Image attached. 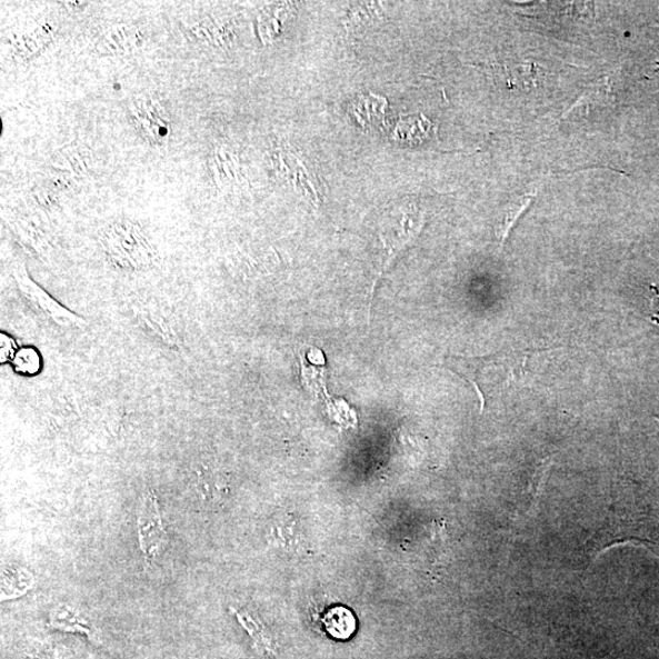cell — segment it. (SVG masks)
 I'll use <instances>...</instances> for the list:
<instances>
[{
    "instance_id": "6da1fadb",
    "label": "cell",
    "mask_w": 659,
    "mask_h": 659,
    "mask_svg": "<svg viewBox=\"0 0 659 659\" xmlns=\"http://www.w3.org/2000/svg\"><path fill=\"white\" fill-rule=\"evenodd\" d=\"M531 351L502 352L489 357H450L447 368L477 389L485 407V393L508 389L527 377V365Z\"/></svg>"
},
{
    "instance_id": "7a4b0ae2",
    "label": "cell",
    "mask_w": 659,
    "mask_h": 659,
    "mask_svg": "<svg viewBox=\"0 0 659 659\" xmlns=\"http://www.w3.org/2000/svg\"><path fill=\"white\" fill-rule=\"evenodd\" d=\"M102 243L111 263L128 270H141L154 262V251L143 232L131 222L110 226L103 233Z\"/></svg>"
},
{
    "instance_id": "3957f363",
    "label": "cell",
    "mask_w": 659,
    "mask_h": 659,
    "mask_svg": "<svg viewBox=\"0 0 659 659\" xmlns=\"http://www.w3.org/2000/svg\"><path fill=\"white\" fill-rule=\"evenodd\" d=\"M14 278L23 297L27 298L37 312L52 320L54 324L59 327H80L83 324L82 318L60 306L54 298L34 283L27 270L21 268L14 271Z\"/></svg>"
},
{
    "instance_id": "277c9868",
    "label": "cell",
    "mask_w": 659,
    "mask_h": 659,
    "mask_svg": "<svg viewBox=\"0 0 659 659\" xmlns=\"http://www.w3.org/2000/svg\"><path fill=\"white\" fill-rule=\"evenodd\" d=\"M137 526L141 551L149 561H153L163 553L168 538L157 497L152 492L143 497Z\"/></svg>"
},
{
    "instance_id": "5b68a950",
    "label": "cell",
    "mask_w": 659,
    "mask_h": 659,
    "mask_svg": "<svg viewBox=\"0 0 659 659\" xmlns=\"http://www.w3.org/2000/svg\"><path fill=\"white\" fill-rule=\"evenodd\" d=\"M133 312L144 330L151 332L170 347L178 346L176 331L172 330L163 313L159 312V309L153 306L140 304L134 307Z\"/></svg>"
},
{
    "instance_id": "8992f818",
    "label": "cell",
    "mask_w": 659,
    "mask_h": 659,
    "mask_svg": "<svg viewBox=\"0 0 659 659\" xmlns=\"http://www.w3.org/2000/svg\"><path fill=\"white\" fill-rule=\"evenodd\" d=\"M322 623L330 636L338 640L352 637L356 630V619L351 611L345 607H335L322 619Z\"/></svg>"
},
{
    "instance_id": "52a82bcc",
    "label": "cell",
    "mask_w": 659,
    "mask_h": 659,
    "mask_svg": "<svg viewBox=\"0 0 659 659\" xmlns=\"http://www.w3.org/2000/svg\"><path fill=\"white\" fill-rule=\"evenodd\" d=\"M12 365L20 375L34 376L41 369V357L33 348H22L12 359Z\"/></svg>"
},
{
    "instance_id": "ba28073f",
    "label": "cell",
    "mask_w": 659,
    "mask_h": 659,
    "mask_svg": "<svg viewBox=\"0 0 659 659\" xmlns=\"http://www.w3.org/2000/svg\"><path fill=\"white\" fill-rule=\"evenodd\" d=\"M17 353L18 350L16 342L12 341L7 335L0 336V360H2V363L14 359Z\"/></svg>"
},
{
    "instance_id": "9c48e42d",
    "label": "cell",
    "mask_w": 659,
    "mask_h": 659,
    "mask_svg": "<svg viewBox=\"0 0 659 659\" xmlns=\"http://www.w3.org/2000/svg\"><path fill=\"white\" fill-rule=\"evenodd\" d=\"M652 292L656 293L655 298H652V321L656 322V324H659V289L652 288Z\"/></svg>"
}]
</instances>
